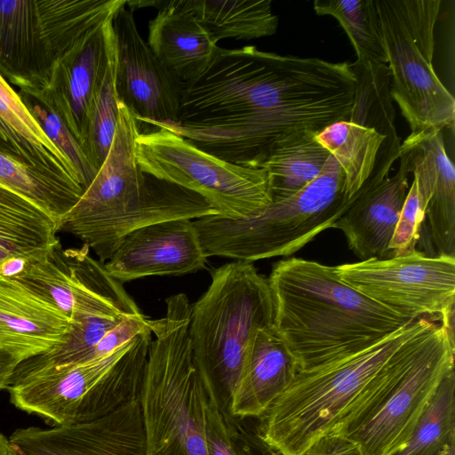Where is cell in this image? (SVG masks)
<instances>
[{"instance_id": "obj_24", "label": "cell", "mask_w": 455, "mask_h": 455, "mask_svg": "<svg viewBox=\"0 0 455 455\" xmlns=\"http://www.w3.org/2000/svg\"><path fill=\"white\" fill-rule=\"evenodd\" d=\"M217 44L181 0L161 2L156 16L148 24V46L182 85L206 68L219 47Z\"/></svg>"}, {"instance_id": "obj_14", "label": "cell", "mask_w": 455, "mask_h": 455, "mask_svg": "<svg viewBox=\"0 0 455 455\" xmlns=\"http://www.w3.org/2000/svg\"><path fill=\"white\" fill-rule=\"evenodd\" d=\"M114 14L93 26L66 22L43 29L52 63L47 84L34 89L49 104L79 146L115 42Z\"/></svg>"}, {"instance_id": "obj_4", "label": "cell", "mask_w": 455, "mask_h": 455, "mask_svg": "<svg viewBox=\"0 0 455 455\" xmlns=\"http://www.w3.org/2000/svg\"><path fill=\"white\" fill-rule=\"evenodd\" d=\"M110 150L76 204L58 222L79 238L100 261H108L129 233L158 222L197 219L196 193L142 172L134 155L139 123L119 100Z\"/></svg>"}, {"instance_id": "obj_7", "label": "cell", "mask_w": 455, "mask_h": 455, "mask_svg": "<svg viewBox=\"0 0 455 455\" xmlns=\"http://www.w3.org/2000/svg\"><path fill=\"white\" fill-rule=\"evenodd\" d=\"M355 197L332 154L321 173L294 196L273 201L247 218L216 215L193 220L205 256L253 261L290 256L333 227Z\"/></svg>"}, {"instance_id": "obj_33", "label": "cell", "mask_w": 455, "mask_h": 455, "mask_svg": "<svg viewBox=\"0 0 455 455\" xmlns=\"http://www.w3.org/2000/svg\"><path fill=\"white\" fill-rule=\"evenodd\" d=\"M18 93L47 137L74 165L84 190L97 172L87 161L76 140L36 89H19Z\"/></svg>"}, {"instance_id": "obj_6", "label": "cell", "mask_w": 455, "mask_h": 455, "mask_svg": "<svg viewBox=\"0 0 455 455\" xmlns=\"http://www.w3.org/2000/svg\"><path fill=\"white\" fill-rule=\"evenodd\" d=\"M434 323L420 317L363 351L299 370L260 417L258 438L283 455H302L338 427L390 357Z\"/></svg>"}, {"instance_id": "obj_28", "label": "cell", "mask_w": 455, "mask_h": 455, "mask_svg": "<svg viewBox=\"0 0 455 455\" xmlns=\"http://www.w3.org/2000/svg\"><path fill=\"white\" fill-rule=\"evenodd\" d=\"M187 8L218 43L221 39L251 40L273 36L278 16L271 0H181Z\"/></svg>"}, {"instance_id": "obj_38", "label": "cell", "mask_w": 455, "mask_h": 455, "mask_svg": "<svg viewBox=\"0 0 455 455\" xmlns=\"http://www.w3.org/2000/svg\"><path fill=\"white\" fill-rule=\"evenodd\" d=\"M0 153L22 163L20 156L12 145L11 134L0 118ZM23 164V163H22Z\"/></svg>"}, {"instance_id": "obj_17", "label": "cell", "mask_w": 455, "mask_h": 455, "mask_svg": "<svg viewBox=\"0 0 455 455\" xmlns=\"http://www.w3.org/2000/svg\"><path fill=\"white\" fill-rule=\"evenodd\" d=\"M7 455H146L140 398L94 421L16 429Z\"/></svg>"}, {"instance_id": "obj_37", "label": "cell", "mask_w": 455, "mask_h": 455, "mask_svg": "<svg viewBox=\"0 0 455 455\" xmlns=\"http://www.w3.org/2000/svg\"><path fill=\"white\" fill-rule=\"evenodd\" d=\"M19 364L14 356L0 348V391L9 387Z\"/></svg>"}, {"instance_id": "obj_5", "label": "cell", "mask_w": 455, "mask_h": 455, "mask_svg": "<svg viewBox=\"0 0 455 455\" xmlns=\"http://www.w3.org/2000/svg\"><path fill=\"white\" fill-rule=\"evenodd\" d=\"M454 331L434 323L387 362L333 431L360 455H395L411 439L442 382L454 371ZM332 433V432H331Z\"/></svg>"}, {"instance_id": "obj_41", "label": "cell", "mask_w": 455, "mask_h": 455, "mask_svg": "<svg viewBox=\"0 0 455 455\" xmlns=\"http://www.w3.org/2000/svg\"><path fill=\"white\" fill-rule=\"evenodd\" d=\"M267 448L268 455H283L280 452L276 451L275 450L268 447L267 445ZM236 455H251V454H236Z\"/></svg>"}, {"instance_id": "obj_26", "label": "cell", "mask_w": 455, "mask_h": 455, "mask_svg": "<svg viewBox=\"0 0 455 455\" xmlns=\"http://www.w3.org/2000/svg\"><path fill=\"white\" fill-rule=\"evenodd\" d=\"M0 118L7 127L12 145L24 164L82 187L74 165L47 137L18 92L1 75Z\"/></svg>"}, {"instance_id": "obj_39", "label": "cell", "mask_w": 455, "mask_h": 455, "mask_svg": "<svg viewBox=\"0 0 455 455\" xmlns=\"http://www.w3.org/2000/svg\"><path fill=\"white\" fill-rule=\"evenodd\" d=\"M437 455H455V435L449 440Z\"/></svg>"}, {"instance_id": "obj_10", "label": "cell", "mask_w": 455, "mask_h": 455, "mask_svg": "<svg viewBox=\"0 0 455 455\" xmlns=\"http://www.w3.org/2000/svg\"><path fill=\"white\" fill-rule=\"evenodd\" d=\"M273 321L267 279L252 263L235 260L215 268L209 287L190 307L188 336L194 362L229 395L240 378L251 339Z\"/></svg>"}, {"instance_id": "obj_11", "label": "cell", "mask_w": 455, "mask_h": 455, "mask_svg": "<svg viewBox=\"0 0 455 455\" xmlns=\"http://www.w3.org/2000/svg\"><path fill=\"white\" fill-rule=\"evenodd\" d=\"M151 125L156 130L140 132L134 140L142 172L198 194L230 219L247 218L272 202L263 169L230 164L163 124Z\"/></svg>"}, {"instance_id": "obj_40", "label": "cell", "mask_w": 455, "mask_h": 455, "mask_svg": "<svg viewBox=\"0 0 455 455\" xmlns=\"http://www.w3.org/2000/svg\"><path fill=\"white\" fill-rule=\"evenodd\" d=\"M8 445V439L0 432V455H7Z\"/></svg>"}, {"instance_id": "obj_30", "label": "cell", "mask_w": 455, "mask_h": 455, "mask_svg": "<svg viewBox=\"0 0 455 455\" xmlns=\"http://www.w3.org/2000/svg\"><path fill=\"white\" fill-rule=\"evenodd\" d=\"M116 43L111 49L104 78L91 105L80 148L87 161L98 172L107 158L119 117V99L116 90Z\"/></svg>"}, {"instance_id": "obj_22", "label": "cell", "mask_w": 455, "mask_h": 455, "mask_svg": "<svg viewBox=\"0 0 455 455\" xmlns=\"http://www.w3.org/2000/svg\"><path fill=\"white\" fill-rule=\"evenodd\" d=\"M406 164L379 185L358 195L333 228L343 232L348 247L361 259L390 257L389 243L408 192Z\"/></svg>"}, {"instance_id": "obj_15", "label": "cell", "mask_w": 455, "mask_h": 455, "mask_svg": "<svg viewBox=\"0 0 455 455\" xmlns=\"http://www.w3.org/2000/svg\"><path fill=\"white\" fill-rule=\"evenodd\" d=\"M13 280L51 303L72 323L142 314L123 283L108 273L104 263L90 255L86 245L63 250L60 243L45 256L29 262Z\"/></svg>"}, {"instance_id": "obj_3", "label": "cell", "mask_w": 455, "mask_h": 455, "mask_svg": "<svg viewBox=\"0 0 455 455\" xmlns=\"http://www.w3.org/2000/svg\"><path fill=\"white\" fill-rule=\"evenodd\" d=\"M190 307L186 294L172 295L164 317L150 320L155 339L140 395L146 455H211L215 443H232L220 387L193 360Z\"/></svg>"}, {"instance_id": "obj_21", "label": "cell", "mask_w": 455, "mask_h": 455, "mask_svg": "<svg viewBox=\"0 0 455 455\" xmlns=\"http://www.w3.org/2000/svg\"><path fill=\"white\" fill-rule=\"evenodd\" d=\"M299 363L274 324L261 328L251 339L240 378L229 395L235 417H261L289 387Z\"/></svg>"}, {"instance_id": "obj_18", "label": "cell", "mask_w": 455, "mask_h": 455, "mask_svg": "<svg viewBox=\"0 0 455 455\" xmlns=\"http://www.w3.org/2000/svg\"><path fill=\"white\" fill-rule=\"evenodd\" d=\"M207 257L191 220L158 222L124 237L104 263L121 282L152 275H182L204 267Z\"/></svg>"}, {"instance_id": "obj_27", "label": "cell", "mask_w": 455, "mask_h": 455, "mask_svg": "<svg viewBox=\"0 0 455 455\" xmlns=\"http://www.w3.org/2000/svg\"><path fill=\"white\" fill-rule=\"evenodd\" d=\"M317 133L295 131L270 148L259 169L267 172L272 202L294 196L321 173L331 153L316 140Z\"/></svg>"}, {"instance_id": "obj_1", "label": "cell", "mask_w": 455, "mask_h": 455, "mask_svg": "<svg viewBox=\"0 0 455 455\" xmlns=\"http://www.w3.org/2000/svg\"><path fill=\"white\" fill-rule=\"evenodd\" d=\"M355 86L351 63L218 47L183 85L178 123L157 124L224 161L259 169L285 135L347 119Z\"/></svg>"}, {"instance_id": "obj_29", "label": "cell", "mask_w": 455, "mask_h": 455, "mask_svg": "<svg viewBox=\"0 0 455 455\" xmlns=\"http://www.w3.org/2000/svg\"><path fill=\"white\" fill-rule=\"evenodd\" d=\"M0 182L28 197L57 222L79 200L84 188L0 153Z\"/></svg>"}, {"instance_id": "obj_34", "label": "cell", "mask_w": 455, "mask_h": 455, "mask_svg": "<svg viewBox=\"0 0 455 455\" xmlns=\"http://www.w3.org/2000/svg\"><path fill=\"white\" fill-rule=\"evenodd\" d=\"M425 211L426 207L413 179L389 243L390 257L416 251L421 225L425 220Z\"/></svg>"}, {"instance_id": "obj_2", "label": "cell", "mask_w": 455, "mask_h": 455, "mask_svg": "<svg viewBox=\"0 0 455 455\" xmlns=\"http://www.w3.org/2000/svg\"><path fill=\"white\" fill-rule=\"evenodd\" d=\"M273 324L299 370L363 351L415 320L403 317L340 279L334 267L300 258L268 276Z\"/></svg>"}, {"instance_id": "obj_31", "label": "cell", "mask_w": 455, "mask_h": 455, "mask_svg": "<svg viewBox=\"0 0 455 455\" xmlns=\"http://www.w3.org/2000/svg\"><path fill=\"white\" fill-rule=\"evenodd\" d=\"M455 435V373L440 385L407 444L395 455H437Z\"/></svg>"}, {"instance_id": "obj_19", "label": "cell", "mask_w": 455, "mask_h": 455, "mask_svg": "<svg viewBox=\"0 0 455 455\" xmlns=\"http://www.w3.org/2000/svg\"><path fill=\"white\" fill-rule=\"evenodd\" d=\"M399 158L416 180L437 255L455 257V169L443 131L411 132L401 143Z\"/></svg>"}, {"instance_id": "obj_35", "label": "cell", "mask_w": 455, "mask_h": 455, "mask_svg": "<svg viewBox=\"0 0 455 455\" xmlns=\"http://www.w3.org/2000/svg\"><path fill=\"white\" fill-rule=\"evenodd\" d=\"M150 320L143 314L122 318L97 344L92 353V359L112 353L150 329Z\"/></svg>"}, {"instance_id": "obj_32", "label": "cell", "mask_w": 455, "mask_h": 455, "mask_svg": "<svg viewBox=\"0 0 455 455\" xmlns=\"http://www.w3.org/2000/svg\"><path fill=\"white\" fill-rule=\"evenodd\" d=\"M313 6L318 15H330L339 21L351 41L356 60L387 64L371 26L367 0H315Z\"/></svg>"}, {"instance_id": "obj_12", "label": "cell", "mask_w": 455, "mask_h": 455, "mask_svg": "<svg viewBox=\"0 0 455 455\" xmlns=\"http://www.w3.org/2000/svg\"><path fill=\"white\" fill-rule=\"evenodd\" d=\"M352 68L355 86L348 118L326 126L315 139L341 162L350 196L355 197L389 176L401 139L387 64L356 60Z\"/></svg>"}, {"instance_id": "obj_8", "label": "cell", "mask_w": 455, "mask_h": 455, "mask_svg": "<svg viewBox=\"0 0 455 455\" xmlns=\"http://www.w3.org/2000/svg\"><path fill=\"white\" fill-rule=\"evenodd\" d=\"M151 330L104 356L41 370L12 381L11 403L53 427L86 423L139 399Z\"/></svg>"}, {"instance_id": "obj_16", "label": "cell", "mask_w": 455, "mask_h": 455, "mask_svg": "<svg viewBox=\"0 0 455 455\" xmlns=\"http://www.w3.org/2000/svg\"><path fill=\"white\" fill-rule=\"evenodd\" d=\"M116 43V90L119 100L140 123L176 124L183 85L141 37L125 3L112 20Z\"/></svg>"}, {"instance_id": "obj_20", "label": "cell", "mask_w": 455, "mask_h": 455, "mask_svg": "<svg viewBox=\"0 0 455 455\" xmlns=\"http://www.w3.org/2000/svg\"><path fill=\"white\" fill-rule=\"evenodd\" d=\"M72 321L13 279L0 278V348L20 363L64 343Z\"/></svg>"}, {"instance_id": "obj_36", "label": "cell", "mask_w": 455, "mask_h": 455, "mask_svg": "<svg viewBox=\"0 0 455 455\" xmlns=\"http://www.w3.org/2000/svg\"><path fill=\"white\" fill-rule=\"evenodd\" d=\"M302 455H360V452L350 440L332 432L316 440Z\"/></svg>"}, {"instance_id": "obj_25", "label": "cell", "mask_w": 455, "mask_h": 455, "mask_svg": "<svg viewBox=\"0 0 455 455\" xmlns=\"http://www.w3.org/2000/svg\"><path fill=\"white\" fill-rule=\"evenodd\" d=\"M58 222L33 201L0 182V265L14 257L36 260L60 240Z\"/></svg>"}, {"instance_id": "obj_13", "label": "cell", "mask_w": 455, "mask_h": 455, "mask_svg": "<svg viewBox=\"0 0 455 455\" xmlns=\"http://www.w3.org/2000/svg\"><path fill=\"white\" fill-rule=\"evenodd\" d=\"M334 268L348 285L394 313L412 320L435 316L454 330L455 257L416 250Z\"/></svg>"}, {"instance_id": "obj_9", "label": "cell", "mask_w": 455, "mask_h": 455, "mask_svg": "<svg viewBox=\"0 0 455 455\" xmlns=\"http://www.w3.org/2000/svg\"><path fill=\"white\" fill-rule=\"evenodd\" d=\"M387 58L390 93L411 132L453 128L455 99L434 64L441 0H367Z\"/></svg>"}, {"instance_id": "obj_23", "label": "cell", "mask_w": 455, "mask_h": 455, "mask_svg": "<svg viewBox=\"0 0 455 455\" xmlns=\"http://www.w3.org/2000/svg\"><path fill=\"white\" fill-rule=\"evenodd\" d=\"M51 58L36 0H0V75L18 89L44 87Z\"/></svg>"}]
</instances>
